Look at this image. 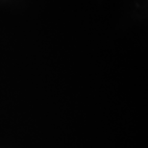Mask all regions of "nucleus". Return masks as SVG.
<instances>
[]
</instances>
